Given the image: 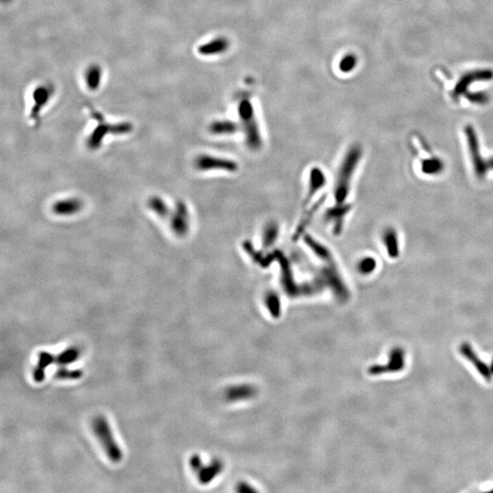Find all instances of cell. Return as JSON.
Instances as JSON below:
<instances>
[{"label":"cell","instance_id":"ffe728a7","mask_svg":"<svg viewBox=\"0 0 493 493\" xmlns=\"http://www.w3.org/2000/svg\"><path fill=\"white\" fill-rule=\"evenodd\" d=\"M384 241L388 254L390 255L391 257H396L398 255V243H397L396 231H394L392 229L386 230L384 234Z\"/></svg>","mask_w":493,"mask_h":493},{"label":"cell","instance_id":"cb8c5ba5","mask_svg":"<svg viewBox=\"0 0 493 493\" xmlns=\"http://www.w3.org/2000/svg\"><path fill=\"white\" fill-rule=\"evenodd\" d=\"M376 267V260H375L374 258H371V257L364 258L358 263V269L360 270V272L364 274L371 273L372 271L375 270Z\"/></svg>","mask_w":493,"mask_h":493},{"label":"cell","instance_id":"484cf974","mask_svg":"<svg viewBox=\"0 0 493 493\" xmlns=\"http://www.w3.org/2000/svg\"><path fill=\"white\" fill-rule=\"evenodd\" d=\"M467 100L473 103H478V104H483L488 102V95L485 93H466Z\"/></svg>","mask_w":493,"mask_h":493},{"label":"cell","instance_id":"83f0119b","mask_svg":"<svg viewBox=\"0 0 493 493\" xmlns=\"http://www.w3.org/2000/svg\"><path fill=\"white\" fill-rule=\"evenodd\" d=\"M491 371H492L493 373V362H492V366H491Z\"/></svg>","mask_w":493,"mask_h":493},{"label":"cell","instance_id":"5bb4252c","mask_svg":"<svg viewBox=\"0 0 493 493\" xmlns=\"http://www.w3.org/2000/svg\"><path fill=\"white\" fill-rule=\"evenodd\" d=\"M54 358L55 357L49 351H39L38 364L33 371V379L35 382L41 383L44 381L46 369L50 365H53Z\"/></svg>","mask_w":493,"mask_h":493},{"label":"cell","instance_id":"8992f818","mask_svg":"<svg viewBox=\"0 0 493 493\" xmlns=\"http://www.w3.org/2000/svg\"><path fill=\"white\" fill-rule=\"evenodd\" d=\"M195 166L202 171L222 170L235 173L239 169L238 164L231 159L212 157L207 155H202L198 157L195 161Z\"/></svg>","mask_w":493,"mask_h":493},{"label":"cell","instance_id":"d6986e66","mask_svg":"<svg viewBox=\"0 0 493 493\" xmlns=\"http://www.w3.org/2000/svg\"><path fill=\"white\" fill-rule=\"evenodd\" d=\"M80 357V351L76 347H71L64 350L54 358V364L59 366H66L73 364Z\"/></svg>","mask_w":493,"mask_h":493},{"label":"cell","instance_id":"7402d4cb","mask_svg":"<svg viewBox=\"0 0 493 493\" xmlns=\"http://www.w3.org/2000/svg\"><path fill=\"white\" fill-rule=\"evenodd\" d=\"M357 58L355 54H346L339 63V69L343 74H349L357 67Z\"/></svg>","mask_w":493,"mask_h":493},{"label":"cell","instance_id":"ba28073f","mask_svg":"<svg viewBox=\"0 0 493 493\" xmlns=\"http://www.w3.org/2000/svg\"><path fill=\"white\" fill-rule=\"evenodd\" d=\"M459 351H460L461 356L465 359H467L476 368L478 374L482 376L486 381L489 384L492 382L493 373L491 371V368L478 357V355L476 354V351H474L473 348L469 343L468 342L462 343L459 346Z\"/></svg>","mask_w":493,"mask_h":493},{"label":"cell","instance_id":"30bf717a","mask_svg":"<svg viewBox=\"0 0 493 493\" xmlns=\"http://www.w3.org/2000/svg\"><path fill=\"white\" fill-rule=\"evenodd\" d=\"M405 367V351L402 349L396 348L391 353L390 360L386 366H378L372 367L371 374L378 375L383 373L399 372Z\"/></svg>","mask_w":493,"mask_h":493},{"label":"cell","instance_id":"9a60e30c","mask_svg":"<svg viewBox=\"0 0 493 493\" xmlns=\"http://www.w3.org/2000/svg\"><path fill=\"white\" fill-rule=\"evenodd\" d=\"M304 241L313 253L317 256L318 258H320L323 261H326V262H332V255L331 251L328 249L327 247H325L324 245L320 243L318 240L313 239V237L310 235H306L304 237Z\"/></svg>","mask_w":493,"mask_h":493},{"label":"cell","instance_id":"7c38bea8","mask_svg":"<svg viewBox=\"0 0 493 493\" xmlns=\"http://www.w3.org/2000/svg\"><path fill=\"white\" fill-rule=\"evenodd\" d=\"M230 42L225 37H217L198 46L197 52L202 56H215L218 54L224 53L230 48Z\"/></svg>","mask_w":493,"mask_h":493},{"label":"cell","instance_id":"3957f363","mask_svg":"<svg viewBox=\"0 0 493 493\" xmlns=\"http://www.w3.org/2000/svg\"><path fill=\"white\" fill-rule=\"evenodd\" d=\"M93 432L103 447L108 458L113 463H119L122 459V449L113 438L108 421L103 415L95 416L92 423Z\"/></svg>","mask_w":493,"mask_h":493},{"label":"cell","instance_id":"277c9868","mask_svg":"<svg viewBox=\"0 0 493 493\" xmlns=\"http://www.w3.org/2000/svg\"><path fill=\"white\" fill-rule=\"evenodd\" d=\"M91 113L93 118L98 122L97 126L94 128L93 132L91 133L89 138V144L92 145L93 147L98 146L101 140L106 136L107 133H125L130 132L132 129V125L128 122H121V123H108L103 120V115L100 114L96 110L93 108H91Z\"/></svg>","mask_w":493,"mask_h":493},{"label":"cell","instance_id":"e0dca14e","mask_svg":"<svg viewBox=\"0 0 493 493\" xmlns=\"http://www.w3.org/2000/svg\"><path fill=\"white\" fill-rule=\"evenodd\" d=\"M239 125L236 122L230 120H222L216 121L210 124L209 131L213 134L222 135V134H232L238 132Z\"/></svg>","mask_w":493,"mask_h":493},{"label":"cell","instance_id":"5b68a950","mask_svg":"<svg viewBox=\"0 0 493 493\" xmlns=\"http://www.w3.org/2000/svg\"><path fill=\"white\" fill-rule=\"evenodd\" d=\"M55 93V87L50 83L39 84L32 93V107L30 109V118L32 122H39L40 114Z\"/></svg>","mask_w":493,"mask_h":493},{"label":"cell","instance_id":"52a82bcc","mask_svg":"<svg viewBox=\"0 0 493 493\" xmlns=\"http://www.w3.org/2000/svg\"><path fill=\"white\" fill-rule=\"evenodd\" d=\"M493 79V72L491 69H478L466 74L459 80L454 90L452 91V97L455 100L461 95L467 93V90L469 85L474 82H481V81H490Z\"/></svg>","mask_w":493,"mask_h":493},{"label":"cell","instance_id":"8fae6325","mask_svg":"<svg viewBox=\"0 0 493 493\" xmlns=\"http://www.w3.org/2000/svg\"><path fill=\"white\" fill-rule=\"evenodd\" d=\"M309 178H310L309 187H308L306 198L304 200V206H308L309 203L313 199V196L323 188V186H325L326 183V177L324 173L318 167H313L311 170Z\"/></svg>","mask_w":493,"mask_h":493},{"label":"cell","instance_id":"9c48e42d","mask_svg":"<svg viewBox=\"0 0 493 493\" xmlns=\"http://www.w3.org/2000/svg\"><path fill=\"white\" fill-rule=\"evenodd\" d=\"M351 209V205L343 203V204H336L325 212L326 220L328 222H332V230L334 234L339 235L342 232L343 220Z\"/></svg>","mask_w":493,"mask_h":493},{"label":"cell","instance_id":"2e32d148","mask_svg":"<svg viewBox=\"0 0 493 493\" xmlns=\"http://www.w3.org/2000/svg\"><path fill=\"white\" fill-rule=\"evenodd\" d=\"M323 200H324V197H322V199H320L319 201H316V203L314 204L313 206H312L311 208H309L307 210V212L304 214L303 217V219L300 221L299 223L298 227L296 228V230H295V233L293 235V239L296 240L298 239L300 237L303 236L304 231L306 230L311 220H313V217L316 212H317L318 208L321 206L322 203H323Z\"/></svg>","mask_w":493,"mask_h":493},{"label":"cell","instance_id":"7a4b0ae2","mask_svg":"<svg viewBox=\"0 0 493 493\" xmlns=\"http://www.w3.org/2000/svg\"><path fill=\"white\" fill-rule=\"evenodd\" d=\"M239 115L244 128L246 143L251 149H259L262 146L259 125L255 117L254 107L248 98L240 101L239 104Z\"/></svg>","mask_w":493,"mask_h":493},{"label":"cell","instance_id":"4316f807","mask_svg":"<svg viewBox=\"0 0 493 493\" xmlns=\"http://www.w3.org/2000/svg\"><path fill=\"white\" fill-rule=\"evenodd\" d=\"M2 1H3V2H6V3H7V2L9 3V2H10V1H11V0H2Z\"/></svg>","mask_w":493,"mask_h":493},{"label":"cell","instance_id":"6da1fadb","mask_svg":"<svg viewBox=\"0 0 493 493\" xmlns=\"http://www.w3.org/2000/svg\"><path fill=\"white\" fill-rule=\"evenodd\" d=\"M362 157V148L355 146L347 152L344 159L342 160L337 175L336 183L334 186V199L336 204H343L346 202L350 192L351 178L357 170V166Z\"/></svg>","mask_w":493,"mask_h":493},{"label":"cell","instance_id":"44dd1931","mask_svg":"<svg viewBox=\"0 0 493 493\" xmlns=\"http://www.w3.org/2000/svg\"><path fill=\"white\" fill-rule=\"evenodd\" d=\"M82 370H68L65 366H59V369L55 373V377L61 380H77L83 376Z\"/></svg>","mask_w":493,"mask_h":493},{"label":"cell","instance_id":"ac0fdd59","mask_svg":"<svg viewBox=\"0 0 493 493\" xmlns=\"http://www.w3.org/2000/svg\"><path fill=\"white\" fill-rule=\"evenodd\" d=\"M279 229L276 222H269L265 226L262 233V246L265 249H269L278 239Z\"/></svg>","mask_w":493,"mask_h":493},{"label":"cell","instance_id":"4fadbf2b","mask_svg":"<svg viewBox=\"0 0 493 493\" xmlns=\"http://www.w3.org/2000/svg\"><path fill=\"white\" fill-rule=\"evenodd\" d=\"M103 68L99 64H91L84 72V82L86 87L92 91H98L103 82Z\"/></svg>","mask_w":493,"mask_h":493},{"label":"cell","instance_id":"603a6c76","mask_svg":"<svg viewBox=\"0 0 493 493\" xmlns=\"http://www.w3.org/2000/svg\"><path fill=\"white\" fill-rule=\"evenodd\" d=\"M80 207V203L78 201H73V200H67L66 202H60V203H58L56 206H55V209L57 210L58 213H73V212H75L76 210L79 209Z\"/></svg>","mask_w":493,"mask_h":493},{"label":"cell","instance_id":"d4e9b609","mask_svg":"<svg viewBox=\"0 0 493 493\" xmlns=\"http://www.w3.org/2000/svg\"><path fill=\"white\" fill-rule=\"evenodd\" d=\"M442 167H443L442 163L440 160H437V159L436 160H430V161L425 162L423 164V171L425 173H430V174H435V173H439Z\"/></svg>","mask_w":493,"mask_h":493}]
</instances>
